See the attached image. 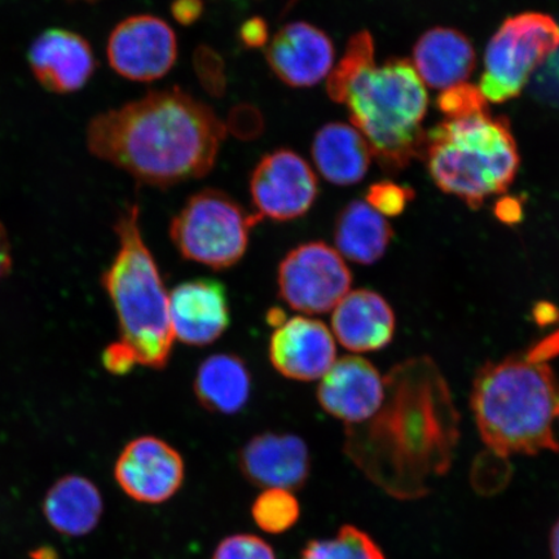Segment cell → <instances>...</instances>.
I'll return each mask as SVG.
<instances>
[{
  "instance_id": "1",
  "label": "cell",
  "mask_w": 559,
  "mask_h": 559,
  "mask_svg": "<svg viewBox=\"0 0 559 559\" xmlns=\"http://www.w3.org/2000/svg\"><path fill=\"white\" fill-rule=\"evenodd\" d=\"M226 135L209 105L170 88L91 118L86 145L139 183L170 188L212 171Z\"/></svg>"
},
{
  "instance_id": "2",
  "label": "cell",
  "mask_w": 559,
  "mask_h": 559,
  "mask_svg": "<svg viewBox=\"0 0 559 559\" xmlns=\"http://www.w3.org/2000/svg\"><path fill=\"white\" fill-rule=\"evenodd\" d=\"M440 377L430 361H405L384 377L381 408L366 423L346 425L344 451L348 459L380 486L400 499L426 492L430 474H443L451 447L435 425L436 390Z\"/></svg>"
},
{
  "instance_id": "3",
  "label": "cell",
  "mask_w": 559,
  "mask_h": 559,
  "mask_svg": "<svg viewBox=\"0 0 559 559\" xmlns=\"http://www.w3.org/2000/svg\"><path fill=\"white\" fill-rule=\"evenodd\" d=\"M472 409L481 439L499 456L559 452V382L547 362L527 354L487 362L475 377Z\"/></svg>"
},
{
  "instance_id": "4",
  "label": "cell",
  "mask_w": 559,
  "mask_h": 559,
  "mask_svg": "<svg viewBox=\"0 0 559 559\" xmlns=\"http://www.w3.org/2000/svg\"><path fill=\"white\" fill-rule=\"evenodd\" d=\"M120 242L114 262L102 276L120 326L121 341L139 365L160 370L169 365L174 345L169 295L140 229V209L132 204L118 216Z\"/></svg>"
},
{
  "instance_id": "5",
  "label": "cell",
  "mask_w": 559,
  "mask_h": 559,
  "mask_svg": "<svg viewBox=\"0 0 559 559\" xmlns=\"http://www.w3.org/2000/svg\"><path fill=\"white\" fill-rule=\"evenodd\" d=\"M424 153L440 190L472 209L504 193L520 167L508 121L489 115L488 109L445 118L426 134Z\"/></svg>"
},
{
  "instance_id": "6",
  "label": "cell",
  "mask_w": 559,
  "mask_h": 559,
  "mask_svg": "<svg viewBox=\"0 0 559 559\" xmlns=\"http://www.w3.org/2000/svg\"><path fill=\"white\" fill-rule=\"evenodd\" d=\"M345 104L382 170L401 171L423 155L429 96L408 60L390 59L369 68L353 83Z\"/></svg>"
},
{
  "instance_id": "7",
  "label": "cell",
  "mask_w": 559,
  "mask_h": 559,
  "mask_svg": "<svg viewBox=\"0 0 559 559\" xmlns=\"http://www.w3.org/2000/svg\"><path fill=\"white\" fill-rule=\"evenodd\" d=\"M260 222L227 193L209 188L191 195L174 216L170 239L186 261L223 271L242 260Z\"/></svg>"
},
{
  "instance_id": "8",
  "label": "cell",
  "mask_w": 559,
  "mask_h": 559,
  "mask_svg": "<svg viewBox=\"0 0 559 559\" xmlns=\"http://www.w3.org/2000/svg\"><path fill=\"white\" fill-rule=\"evenodd\" d=\"M559 47V24L545 13L524 12L500 26L487 46L479 90L487 102L519 96Z\"/></svg>"
},
{
  "instance_id": "9",
  "label": "cell",
  "mask_w": 559,
  "mask_h": 559,
  "mask_svg": "<svg viewBox=\"0 0 559 559\" xmlns=\"http://www.w3.org/2000/svg\"><path fill=\"white\" fill-rule=\"evenodd\" d=\"M344 257L323 241L298 245L278 264V296L290 309L321 314L335 309L352 288Z\"/></svg>"
},
{
  "instance_id": "10",
  "label": "cell",
  "mask_w": 559,
  "mask_h": 559,
  "mask_svg": "<svg viewBox=\"0 0 559 559\" xmlns=\"http://www.w3.org/2000/svg\"><path fill=\"white\" fill-rule=\"evenodd\" d=\"M250 194L261 221H296L318 199L317 175L296 152L277 150L264 156L251 174Z\"/></svg>"
},
{
  "instance_id": "11",
  "label": "cell",
  "mask_w": 559,
  "mask_h": 559,
  "mask_svg": "<svg viewBox=\"0 0 559 559\" xmlns=\"http://www.w3.org/2000/svg\"><path fill=\"white\" fill-rule=\"evenodd\" d=\"M107 58L109 67L122 79L132 82L160 80L177 62V34L157 16H130L109 34Z\"/></svg>"
},
{
  "instance_id": "12",
  "label": "cell",
  "mask_w": 559,
  "mask_h": 559,
  "mask_svg": "<svg viewBox=\"0 0 559 559\" xmlns=\"http://www.w3.org/2000/svg\"><path fill=\"white\" fill-rule=\"evenodd\" d=\"M185 477L181 454L156 437L131 440L115 465L117 485L140 504L157 506L169 501L183 486Z\"/></svg>"
},
{
  "instance_id": "13",
  "label": "cell",
  "mask_w": 559,
  "mask_h": 559,
  "mask_svg": "<svg viewBox=\"0 0 559 559\" xmlns=\"http://www.w3.org/2000/svg\"><path fill=\"white\" fill-rule=\"evenodd\" d=\"M27 62L39 85L56 95L79 93L97 68L90 41L64 27L40 33L27 51Z\"/></svg>"
},
{
  "instance_id": "14",
  "label": "cell",
  "mask_w": 559,
  "mask_h": 559,
  "mask_svg": "<svg viewBox=\"0 0 559 559\" xmlns=\"http://www.w3.org/2000/svg\"><path fill=\"white\" fill-rule=\"evenodd\" d=\"M334 58L330 35L305 21L284 25L265 50L272 72L297 88L317 86L331 74Z\"/></svg>"
},
{
  "instance_id": "15",
  "label": "cell",
  "mask_w": 559,
  "mask_h": 559,
  "mask_svg": "<svg viewBox=\"0 0 559 559\" xmlns=\"http://www.w3.org/2000/svg\"><path fill=\"white\" fill-rule=\"evenodd\" d=\"M384 377L360 356H344L321 379L318 401L326 414L346 425L373 417L384 400Z\"/></svg>"
},
{
  "instance_id": "16",
  "label": "cell",
  "mask_w": 559,
  "mask_h": 559,
  "mask_svg": "<svg viewBox=\"0 0 559 559\" xmlns=\"http://www.w3.org/2000/svg\"><path fill=\"white\" fill-rule=\"evenodd\" d=\"M239 469L251 485L298 491L310 477V452L305 440L295 435L262 432L240 450Z\"/></svg>"
},
{
  "instance_id": "17",
  "label": "cell",
  "mask_w": 559,
  "mask_h": 559,
  "mask_svg": "<svg viewBox=\"0 0 559 559\" xmlns=\"http://www.w3.org/2000/svg\"><path fill=\"white\" fill-rule=\"evenodd\" d=\"M269 355L272 367L286 379L310 382L323 379L333 367L337 347L324 323L296 317L271 335Z\"/></svg>"
},
{
  "instance_id": "18",
  "label": "cell",
  "mask_w": 559,
  "mask_h": 559,
  "mask_svg": "<svg viewBox=\"0 0 559 559\" xmlns=\"http://www.w3.org/2000/svg\"><path fill=\"white\" fill-rule=\"evenodd\" d=\"M169 309L174 338L185 345H212L230 323L226 286L214 278H195L175 286Z\"/></svg>"
},
{
  "instance_id": "19",
  "label": "cell",
  "mask_w": 559,
  "mask_h": 559,
  "mask_svg": "<svg viewBox=\"0 0 559 559\" xmlns=\"http://www.w3.org/2000/svg\"><path fill=\"white\" fill-rule=\"evenodd\" d=\"M332 328L348 352H380L394 338L395 313L379 293L358 289L335 306Z\"/></svg>"
},
{
  "instance_id": "20",
  "label": "cell",
  "mask_w": 559,
  "mask_h": 559,
  "mask_svg": "<svg viewBox=\"0 0 559 559\" xmlns=\"http://www.w3.org/2000/svg\"><path fill=\"white\" fill-rule=\"evenodd\" d=\"M414 67L426 85L449 90L463 85L475 68L471 40L457 31L436 27L417 40Z\"/></svg>"
},
{
  "instance_id": "21",
  "label": "cell",
  "mask_w": 559,
  "mask_h": 559,
  "mask_svg": "<svg viewBox=\"0 0 559 559\" xmlns=\"http://www.w3.org/2000/svg\"><path fill=\"white\" fill-rule=\"evenodd\" d=\"M41 513L56 533L68 537L86 536L103 519V495L88 478L66 475L46 492Z\"/></svg>"
},
{
  "instance_id": "22",
  "label": "cell",
  "mask_w": 559,
  "mask_h": 559,
  "mask_svg": "<svg viewBox=\"0 0 559 559\" xmlns=\"http://www.w3.org/2000/svg\"><path fill=\"white\" fill-rule=\"evenodd\" d=\"M311 152L321 177L340 187L359 183L372 160L366 138L344 122L323 126L313 138Z\"/></svg>"
},
{
  "instance_id": "23",
  "label": "cell",
  "mask_w": 559,
  "mask_h": 559,
  "mask_svg": "<svg viewBox=\"0 0 559 559\" xmlns=\"http://www.w3.org/2000/svg\"><path fill=\"white\" fill-rule=\"evenodd\" d=\"M201 407L213 414L236 415L248 404L251 374L239 355L221 353L201 362L193 382Z\"/></svg>"
},
{
  "instance_id": "24",
  "label": "cell",
  "mask_w": 559,
  "mask_h": 559,
  "mask_svg": "<svg viewBox=\"0 0 559 559\" xmlns=\"http://www.w3.org/2000/svg\"><path fill=\"white\" fill-rule=\"evenodd\" d=\"M334 242L338 253L358 264H373L386 253L393 228L367 202L354 200L341 210L334 223Z\"/></svg>"
},
{
  "instance_id": "25",
  "label": "cell",
  "mask_w": 559,
  "mask_h": 559,
  "mask_svg": "<svg viewBox=\"0 0 559 559\" xmlns=\"http://www.w3.org/2000/svg\"><path fill=\"white\" fill-rule=\"evenodd\" d=\"M374 39L368 31L355 33L348 39L338 66L328 75L326 93L331 100L345 104L349 88L359 76L374 67Z\"/></svg>"
},
{
  "instance_id": "26",
  "label": "cell",
  "mask_w": 559,
  "mask_h": 559,
  "mask_svg": "<svg viewBox=\"0 0 559 559\" xmlns=\"http://www.w3.org/2000/svg\"><path fill=\"white\" fill-rule=\"evenodd\" d=\"M300 559H386L383 551L365 531L346 524L332 539L310 540L300 551Z\"/></svg>"
},
{
  "instance_id": "27",
  "label": "cell",
  "mask_w": 559,
  "mask_h": 559,
  "mask_svg": "<svg viewBox=\"0 0 559 559\" xmlns=\"http://www.w3.org/2000/svg\"><path fill=\"white\" fill-rule=\"evenodd\" d=\"M251 515L264 533L280 535L289 531L299 520L300 507L296 496L282 488H267L251 507Z\"/></svg>"
},
{
  "instance_id": "28",
  "label": "cell",
  "mask_w": 559,
  "mask_h": 559,
  "mask_svg": "<svg viewBox=\"0 0 559 559\" xmlns=\"http://www.w3.org/2000/svg\"><path fill=\"white\" fill-rule=\"evenodd\" d=\"M195 75L210 96L222 97L227 90L225 60L209 46H200L193 55Z\"/></svg>"
},
{
  "instance_id": "29",
  "label": "cell",
  "mask_w": 559,
  "mask_h": 559,
  "mask_svg": "<svg viewBox=\"0 0 559 559\" xmlns=\"http://www.w3.org/2000/svg\"><path fill=\"white\" fill-rule=\"evenodd\" d=\"M415 192L411 188L394 183V181L382 180L368 188L366 202L382 216L401 215L408 202L414 199Z\"/></svg>"
},
{
  "instance_id": "30",
  "label": "cell",
  "mask_w": 559,
  "mask_h": 559,
  "mask_svg": "<svg viewBox=\"0 0 559 559\" xmlns=\"http://www.w3.org/2000/svg\"><path fill=\"white\" fill-rule=\"evenodd\" d=\"M212 559H277L274 549L255 535L237 534L223 539Z\"/></svg>"
},
{
  "instance_id": "31",
  "label": "cell",
  "mask_w": 559,
  "mask_h": 559,
  "mask_svg": "<svg viewBox=\"0 0 559 559\" xmlns=\"http://www.w3.org/2000/svg\"><path fill=\"white\" fill-rule=\"evenodd\" d=\"M438 107L443 111L445 118H453L488 109V102L480 93L479 87L463 83V85L445 90L438 97Z\"/></svg>"
},
{
  "instance_id": "32",
  "label": "cell",
  "mask_w": 559,
  "mask_h": 559,
  "mask_svg": "<svg viewBox=\"0 0 559 559\" xmlns=\"http://www.w3.org/2000/svg\"><path fill=\"white\" fill-rule=\"evenodd\" d=\"M531 94L537 102L559 109V47L531 79Z\"/></svg>"
},
{
  "instance_id": "33",
  "label": "cell",
  "mask_w": 559,
  "mask_h": 559,
  "mask_svg": "<svg viewBox=\"0 0 559 559\" xmlns=\"http://www.w3.org/2000/svg\"><path fill=\"white\" fill-rule=\"evenodd\" d=\"M228 130L237 138L251 140L261 135L263 120L260 110L251 105H240L230 111Z\"/></svg>"
},
{
  "instance_id": "34",
  "label": "cell",
  "mask_w": 559,
  "mask_h": 559,
  "mask_svg": "<svg viewBox=\"0 0 559 559\" xmlns=\"http://www.w3.org/2000/svg\"><path fill=\"white\" fill-rule=\"evenodd\" d=\"M104 368L111 374H128L136 365V356L122 341L115 342L105 348L103 354Z\"/></svg>"
},
{
  "instance_id": "35",
  "label": "cell",
  "mask_w": 559,
  "mask_h": 559,
  "mask_svg": "<svg viewBox=\"0 0 559 559\" xmlns=\"http://www.w3.org/2000/svg\"><path fill=\"white\" fill-rule=\"evenodd\" d=\"M239 38L241 44L247 48H251V50L269 45L270 27L267 21L260 16L250 17L245 21L240 26Z\"/></svg>"
},
{
  "instance_id": "36",
  "label": "cell",
  "mask_w": 559,
  "mask_h": 559,
  "mask_svg": "<svg viewBox=\"0 0 559 559\" xmlns=\"http://www.w3.org/2000/svg\"><path fill=\"white\" fill-rule=\"evenodd\" d=\"M204 10V0H174L171 4V15L174 20L183 26L198 23Z\"/></svg>"
},
{
  "instance_id": "37",
  "label": "cell",
  "mask_w": 559,
  "mask_h": 559,
  "mask_svg": "<svg viewBox=\"0 0 559 559\" xmlns=\"http://www.w3.org/2000/svg\"><path fill=\"white\" fill-rule=\"evenodd\" d=\"M559 354V333L551 335V337L544 340L530 349L527 355L537 361L547 362L549 359L555 358Z\"/></svg>"
},
{
  "instance_id": "38",
  "label": "cell",
  "mask_w": 559,
  "mask_h": 559,
  "mask_svg": "<svg viewBox=\"0 0 559 559\" xmlns=\"http://www.w3.org/2000/svg\"><path fill=\"white\" fill-rule=\"evenodd\" d=\"M12 269V249L9 234L0 222V280L10 274Z\"/></svg>"
},
{
  "instance_id": "39",
  "label": "cell",
  "mask_w": 559,
  "mask_h": 559,
  "mask_svg": "<svg viewBox=\"0 0 559 559\" xmlns=\"http://www.w3.org/2000/svg\"><path fill=\"white\" fill-rule=\"evenodd\" d=\"M496 215H498L499 219L502 222L512 225V223H516L521 219L522 207L516 200H501L499 202L498 209H496Z\"/></svg>"
},
{
  "instance_id": "40",
  "label": "cell",
  "mask_w": 559,
  "mask_h": 559,
  "mask_svg": "<svg viewBox=\"0 0 559 559\" xmlns=\"http://www.w3.org/2000/svg\"><path fill=\"white\" fill-rule=\"evenodd\" d=\"M534 318L539 325H548L557 323L559 320V311L554 305L542 302L537 304L534 309Z\"/></svg>"
},
{
  "instance_id": "41",
  "label": "cell",
  "mask_w": 559,
  "mask_h": 559,
  "mask_svg": "<svg viewBox=\"0 0 559 559\" xmlns=\"http://www.w3.org/2000/svg\"><path fill=\"white\" fill-rule=\"evenodd\" d=\"M265 320H267L269 325L275 326L277 330L278 326L285 323L286 314L282 309H278V307H274V309L269 310Z\"/></svg>"
},
{
  "instance_id": "42",
  "label": "cell",
  "mask_w": 559,
  "mask_h": 559,
  "mask_svg": "<svg viewBox=\"0 0 559 559\" xmlns=\"http://www.w3.org/2000/svg\"><path fill=\"white\" fill-rule=\"evenodd\" d=\"M550 554L551 558L559 559V520L551 528L550 533Z\"/></svg>"
},
{
  "instance_id": "43",
  "label": "cell",
  "mask_w": 559,
  "mask_h": 559,
  "mask_svg": "<svg viewBox=\"0 0 559 559\" xmlns=\"http://www.w3.org/2000/svg\"><path fill=\"white\" fill-rule=\"evenodd\" d=\"M33 559H59L58 554L52 548H39L32 551Z\"/></svg>"
},
{
  "instance_id": "44",
  "label": "cell",
  "mask_w": 559,
  "mask_h": 559,
  "mask_svg": "<svg viewBox=\"0 0 559 559\" xmlns=\"http://www.w3.org/2000/svg\"><path fill=\"white\" fill-rule=\"evenodd\" d=\"M80 2L95 3V2H99V0H80Z\"/></svg>"
},
{
  "instance_id": "45",
  "label": "cell",
  "mask_w": 559,
  "mask_h": 559,
  "mask_svg": "<svg viewBox=\"0 0 559 559\" xmlns=\"http://www.w3.org/2000/svg\"><path fill=\"white\" fill-rule=\"evenodd\" d=\"M558 415H559V412H558Z\"/></svg>"
}]
</instances>
